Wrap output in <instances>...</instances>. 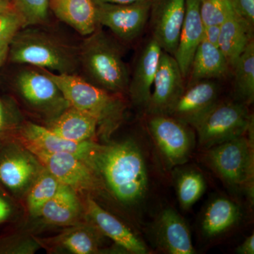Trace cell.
I'll use <instances>...</instances> for the list:
<instances>
[{
	"instance_id": "44dd1931",
	"label": "cell",
	"mask_w": 254,
	"mask_h": 254,
	"mask_svg": "<svg viewBox=\"0 0 254 254\" xmlns=\"http://www.w3.org/2000/svg\"><path fill=\"white\" fill-rule=\"evenodd\" d=\"M49 7L81 36H89L98 28L93 0H49Z\"/></svg>"
},
{
	"instance_id": "f35d334b",
	"label": "cell",
	"mask_w": 254,
	"mask_h": 254,
	"mask_svg": "<svg viewBox=\"0 0 254 254\" xmlns=\"http://www.w3.org/2000/svg\"><path fill=\"white\" fill-rule=\"evenodd\" d=\"M9 44H0V68L9 55Z\"/></svg>"
},
{
	"instance_id": "d590c367",
	"label": "cell",
	"mask_w": 254,
	"mask_h": 254,
	"mask_svg": "<svg viewBox=\"0 0 254 254\" xmlns=\"http://www.w3.org/2000/svg\"><path fill=\"white\" fill-rule=\"evenodd\" d=\"M236 252L239 254H254V235H252L245 239L238 247Z\"/></svg>"
},
{
	"instance_id": "ba28073f",
	"label": "cell",
	"mask_w": 254,
	"mask_h": 254,
	"mask_svg": "<svg viewBox=\"0 0 254 254\" xmlns=\"http://www.w3.org/2000/svg\"><path fill=\"white\" fill-rule=\"evenodd\" d=\"M15 89L22 99L32 108L58 116L69 106L59 87L44 72L24 69L14 79Z\"/></svg>"
},
{
	"instance_id": "83f0119b",
	"label": "cell",
	"mask_w": 254,
	"mask_h": 254,
	"mask_svg": "<svg viewBox=\"0 0 254 254\" xmlns=\"http://www.w3.org/2000/svg\"><path fill=\"white\" fill-rule=\"evenodd\" d=\"M176 190L179 203L188 210L201 198L206 190L204 177L195 169H185L177 176Z\"/></svg>"
},
{
	"instance_id": "ab89813d",
	"label": "cell",
	"mask_w": 254,
	"mask_h": 254,
	"mask_svg": "<svg viewBox=\"0 0 254 254\" xmlns=\"http://www.w3.org/2000/svg\"><path fill=\"white\" fill-rule=\"evenodd\" d=\"M12 9H15L14 5L10 0H0V14Z\"/></svg>"
},
{
	"instance_id": "8d00e7d4",
	"label": "cell",
	"mask_w": 254,
	"mask_h": 254,
	"mask_svg": "<svg viewBox=\"0 0 254 254\" xmlns=\"http://www.w3.org/2000/svg\"><path fill=\"white\" fill-rule=\"evenodd\" d=\"M11 213V205L4 198L0 196V223L6 221Z\"/></svg>"
},
{
	"instance_id": "8992f818",
	"label": "cell",
	"mask_w": 254,
	"mask_h": 254,
	"mask_svg": "<svg viewBox=\"0 0 254 254\" xmlns=\"http://www.w3.org/2000/svg\"><path fill=\"white\" fill-rule=\"evenodd\" d=\"M253 124L244 103L218 102L193 127L199 145L208 149L246 134Z\"/></svg>"
},
{
	"instance_id": "d6a6232c",
	"label": "cell",
	"mask_w": 254,
	"mask_h": 254,
	"mask_svg": "<svg viewBox=\"0 0 254 254\" xmlns=\"http://www.w3.org/2000/svg\"><path fill=\"white\" fill-rule=\"evenodd\" d=\"M16 124V113L12 103L0 98V136Z\"/></svg>"
},
{
	"instance_id": "52a82bcc",
	"label": "cell",
	"mask_w": 254,
	"mask_h": 254,
	"mask_svg": "<svg viewBox=\"0 0 254 254\" xmlns=\"http://www.w3.org/2000/svg\"><path fill=\"white\" fill-rule=\"evenodd\" d=\"M148 125L155 144L170 168L188 161L195 145L194 133L189 125L166 115H150Z\"/></svg>"
},
{
	"instance_id": "4dcf8cb0",
	"label": "cell",
	"mask_w": 254,
	"mask_h": 254,
	"mask_svg": "<svg viewBox=\"0 0 254 254\" xmlns=\"http://www.w3.org/2000/svg\"><path fill=\"white\" fill-rule=\"evenodd\" d=\"M199 9L204 26L221 25L235 13L228 0H200Z\"/></svg>"
},
{
	"instance_id": "5bb4252c",
	"label": "cell",
	"mask_w": 254,
	"mask_h": 254,
	"mask_svg": "<svg viewBox=\"0 0 254 254\" xmlns=\"http://www.w3.org/2000/svg\"><path fill=\"white\" fill-rule=\"evenodd\" d=\"M218 95L215 82H195L185 88L166 115L193 127L218 103Z\"/></svg>"
},
{
	"instance_id": "9c48e42d",
	"label": "cell",
	"mask_w": 254,
	"mask_h": 254,
	"mask_svg": "<svg viewBox=\"0 0 254 254\" xmlns=\"http://www.w3.org/2000/svg\"><path fill=\"white\" fill-rule=\"evenodd\" d=\"M31 153L60 183L76 192L95 191L103 186L94 169L74 155L41 151Z\"/></svg>"
},
{
	"instance_id": "cb8c5ba5",
	"label": "cell",
	"mask_w": 254,
	"mask_h": 254,
	"mask_svg": "<svg viewBox=\"0 0 254 254\" xmlns=\"http://www.w3.org/2000/svg\"><path fill=\"white\" fill-rule=\"evenodd\" d=\"M254 27L234 13L220 25L218 48L230 67L235 63L253 39Z\"/></svg>"
},
{
	"instance_id": "30bf717a",
	"label": "cell",
	"mask_w": 254,
	"mask_h": 254,
	"mask_svg": "<svg viewBox=\"0 0 254 254\" xmlns=\"http://www.w3.org/2000/svg\"><path fill=\"white\" fill-rule=\"evenodd\" d=\"M20 140L31 153H68L77 157L93 168V162L100 145L94 141H70L55 134L47 127L26 123L19 130ZM94 169V168H93Z\"/></svg>"
},
{
	"instance_id": "1f68e13d",
	"label": "cell",
	"mask_w": 254,
	"mask_h": 254,
	"mask_svg": "<svg viewBox=\"0 0 254 254\" xmlns=\"http://www.w3.org/2000/svg\"><path fill=\"white\" fill-rule=\"evenodd\" d=\"M24 28V23L15 9L0 14V44H9L20 30Z\"/></svg>"
},
{
	"instance_id": "8fae6325",
	"label": "cell",
	"mask_w": 254,
	"mask_h": 254,
	"mask_svg": "<svg viewBox=\"0 0 254 254\" xmlns=\"http://www.w3.org/2000/svg\"><path fill=\"white\" fill-rule=\"evenodd\" d=\"M153 0L129 4H95L98 25L106 26L123 41H133L141 34L150 16Z\"/></svg>"
},
{
	"instance_id": "ac0fdd59",
	"label": "cell",
	"mask_w": 254,
	"mask_h": 254,
	"mask_svg": "<svg viewBox=\"0 0 254 254\" xmlns=\"http://www.w3.org/2000/svg\"><path fill=\"white\" fill-rule=\"evenodd\" d=\"M162 51L158 43L152 38L140 53L129 81L128 93L132 102L145 109L149 102Z\"/></svg>"
},
{
	"instance_id": "4fadbf2b",
	"label": "cell",
	"mask_w": 254,
	"mask_h": 254,
	"mask_svg": "<svg viewBox=\"0 0 254 254\" xmlns=\"http://www.w3.org/2000/svg\"><path fill=\"white\" fill-rule=\"evenodd\" d=\"M186 10V0H153L150 16L153 38L175 56Z\"/></svg>"
},
{
	"instance_id": "277c9868",
	"label": "cell",
	"mask_w": 254,
	"mask_h": 254,
	"mask_svg": "<svg viewBox=\"0 0 254 254\" xmlns=\"http://www.w3.org/2000/svg\"><path fill=\"white\" fill-rule=\"evenodd\" d=\"M79 64L95 86L113 94L128 92L129 71L121 48L98 28L79 46Z\"/></svg>"
},
{
	"instance_id": "4316f807",
	"label": "cell",
	"mask_w": 254,
	"mask_h": 254,
	"mask_svg": "<svg viewBox=\"0 0 254 254\" xmlns=\"http://www.w3.org/2000/svg\"><path fill=\"white\" fill-rule=\"evenodd\" d=\"M235 93L244 104H251L254 100V42H251L235 66Z\"/></svg>"
},
{
	"instance_id": "5b68a950",
	"label": "cell",
	"mask_w": 254,
	"mask_h": 254,
	"mask_svg": "<svg viewBox=\"0 0 254 254\" xmlns=\"http://www.w3.org/2000/svg\"><path fill=\"white\" fill-rule=\"evenodd\" d=\"M254 124L245 135L206 149L205 160L225 183L245 189L253 197Z\"/></svg>"
},
{
	"instance_id": "d4e9b609",
	"label": "cell",
	"mask_w": 254,
	"mask_h": 254,
	"mask_svg": "<svg viewBox=\"0 0 254 254\" xmlns=\"http://www.w3.org/2000/svg\"><path fill=\"white\" fill-rule=\"evenodd\" d=\"M230 67L220 48L202 40L192 61L188 85L203 80L225 77Z\"/></svg>"
},
{
	"instance_id": "3957f363",
	"label": "cell",
	"mask_w": 254,
	"mask_h": 254,
	"mask_svg": "<svg viewBox=\"0 0 254 254\" xmlns=\"http://www.w3.org/2000/svg\"><path fill=\"white\" fill-rule=\"evenodd\" d=\"M59 87L68 105L94 117L103 134H110L123 122L126 105L121 95L113 94L74 74L43 69Z\"/></svg>"
},
{
	"instance_id": "d6986e66",
	"label": "cell",
	"mask_w": 254,
	"mask_h": 254,
	"mask_svg": "<svg viewBox=\"0 0 254 254\" xmlns=\"http://www.w3.org/2000/svg\"><path fill=\"white\" fill-rule=\"evenodd\" d=\"M199 6L200 0H186L185 19L174 56L185 78L190 74L195 51L203 40L204 24L200 16Z\"/></svg>"
},
{
	"instance_id": "9a60e30c",
	"label": "cell",
	"mask_w": 254,
	"mask_h": 254,
	"mask_svg": "<svg viewBox=\"0 0 254 254\" xmlns=\"http://www.w3.org/2000/svg\"><path fill=\"white\" fill-rule=\"evenodd\" d=\"M43 169L28 150L7 148L0 153V182L12 191L31 187Z\"/></svg>"
},
{
	"instance_id": "ffe728a7",
	"label": "cell",
	"mask_w": 254,
	"mask_h": 254,
	"mask_svg": "<svg viewBox=\"0 0 254 254\" xmlns=\"http://www.w3.org/2000/svg\"><path fill=\"white\" fill-rule=\"evenodd\" d=\"M47 128L70 141H93L98 123L94 117L69 105L58 116L51 119Z\"/></svg>"
},
{
	"instance_id": "6da1fadb",
	"label": "cell",
	"mask_w": 254,
	"mask_h": 254,
	"mask_svg": "<svg viewBox=\"0 0 254 254\" xmlns=\"http://www.w3.org/2000/svg\"><path fill=\"white\" fill-rule=\"evenodd\" d=\"M93 168L103 185L120 203L127 205L144 201L149 177L141 148L132 140L100 145Z\"/></svg>"
},
{
	"instance_id": "603a6c76",
	"label": "cell",
	"mask_w": 254,
	"mask_h": 254,
	"mask_svg": "<svg viewBox=\"0 0 254 254\" xmlns=\"http://www.w3.org/2000/svg\"><path fill=\"white\" fill-rule=\"evenodd\" d=\"M241 210L233 200L220 196L209 202L202 216L200 226L203 235L213 238L229 231L240 220Z\"/></svg>"
},
{
	"instance_id": "f546056e",
	"label": "cell",
	"mask_w": 254,
	"mask_h": 254,
	"mask_svg": "<svg viewBox=\"0 0 254 254\" xmlns=\"http://www.w3.org/2000/svg\"><path fill=\"white\" fill-rule=\"evenodd\" d=\"M12 3L24 28L42 24L48 19L49 0H13Z\"/></svg>"
},
{
	"instance_id": "e575fe53",
	"label": "cell",
	"mask_w": 254,
	"mask_h": 254,
	"mask_svg": "<svg viewBox=\"0 0 254 254\" xmlns=\"http://www.w3.org/2000/svg\"><path fill=\"white\" fill-rule=\"evenodd\" d=\"M220 34V25H208L204 26L203 32V40L218 47L219 38Z\"/></svg>"
},
{
	"instance_id": "7402d4cb",
	"label": "cell",
	"mask_w": 254,
	"mask_h": 254,
	"mask_svg": "<svg viewBox=\"0 0 254 254\" xmlns=\"http://www.w3.org/2000/svg\"><path fill=\"white\" fill-rule=\"evenodd\" d=\"M81 205L76 190L61 184L54 196L43 205L39 215L51 225L71 226L81 216Z\"/></svg>"
},
{
	"instance_id": "74e56055",
	"label": "cell",
	"mask_w": 254,
	"mask_h": 254,
	"mask_svg": "<svg viewBox=\"0 0 254 254\" xmlns=\"http://www.w3.org/2000/svg\"><path fill=\"white\" fill-rule=\"evenodd\" d=\"M93 1H94L95 4H98V3H110V4H129L148 1V0H93Z\"/></svg>"
},
{
	"instance_id": "7a4b0ae2",
	"label": "cell",
	"mask_w": 254,
	"mask_h": 254,
	"mask_svg": "<svg viewBox=\"0 0 254 254\" xmlns=\"http://www.w3.org/2000/svg\"><path fill=\"white\" fill-rule=\"evenodd\" d=\"M11 63L27 64L62 74H74L79 64V47L38 28H23L10 43Z\"/></svg>"
},
{
	"instance_id": "836d02e7",
	"label": "cell",
	"mask_w": 254,
	"mask_h": 254,
	"mask_svg": "<svg viewBox=\"0 0 254 254\" xmlns=\"http://www.w3.org/2000/svg\"><path fill=\"white\" fill-rule=\"evenodd\" d=\"M234 12L250 26H254V0H228Z\"/></svg>"
},
{
	"instance_id": "484cf974",
	"label": "cell",
	"mask_w": 254,
	"mask_h": 254,
	"mask_svg": "<svg viewBox=\"0 0 254 254\" xmlns=\"http://www.w3.org/2000/svg\"><path fill=\"white\" fill-rule=\"evenodd\" d=\"M55 238V242L75 254H91L99 252L98 231L94 226L71 225Z\"/></svg>"
},
{
	"instance_id": "e0dca14e",
	"label": "cell",
	"mask_w": 254,
	"mask_h": 254,
	"mask_svg": "<svg viewBox=\"0 0 254 254\" xmlns=\"http://www.w3.org/2000/svg\"><path fill=\"white\" fill-rule=\"evenodd\" d=\"M86 212L93 226L105 236L109 237L117 245L129 253H147L145 244L116 217L102 208L91 197L86 201Z\"/></svg>"
},
{
	"instance_id": "2e32d148",
	"label": "cell",
	"mask_w": 254,
	"mask_h": 254,
	"mask_svg": "<svg viewBox=\"0 0 254 254\" xmlns=\"http://www.w3.org/2000/svg\"><path fill=\"white\" fill-rule=\"evenodd\" d=\"M154 230L157 245L165 253H195L190 229L181 215L174 209L162 210L157 218Z\"/></svg>"
},
{
	"instance_id": "f1b7e54d",
	"label": "cell",
	"mask_w": 254,
	"mask_h": 254,
	"mask_svg": "<svg viewBox=\"0 0 254 254\" xmlns=\"http://www.w3.org/2000/svg\"><path fill=\"white\" fill-rule=\"evenodd\" d=\"M60 185L61 183L43 168L28 191L27 205L30 213L38 216L43 205L54 196Z\"/></svg>"
},
{
	"instance_id": "7c38bea8",
	"label": "cell",
	"mask_w": 254,
	"mask_h": 254,
	"mask_svg": "<svg viewBox=\"0 0 254 254\" xmlns=\"http://www.w3.org/2000/svg\"><path fill=\"white\" fill-rule=\"evenodd\" d=\"M184 78L175 57L162 51L153 90L145 108L149 116L168 114L186 88Z\"/></svg>"
}]
</instances>
